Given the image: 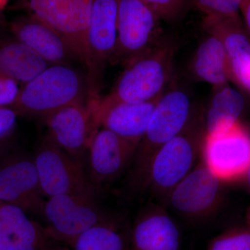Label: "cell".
Wrapping results in <instances>:
<instances>
[{"instance_id":"cell-1","label":"cell","mask_w":250,"mask_h":250,"mask_svg":"<svg viewBox=\"0 0 250 250\" xmlns=\"http://www.w3.org/2000/svg\"><path fill=\"white\" fill-rule=\"evenodd\" d=\"M193 115L191 100L185 90L174 88L164 92L131 164L129 185L132 190L144 191L149 166L156 152L187 127Z\"/></svg>"},{"instance_id":"cell-2","label":"cell","mask_w":250,"mask_h":250,"mask_svg":"<svg viewBox=\"0 0 250 250\" xmlns=\"http://www.w3.org/2000/svg\"><path fill=\"white\" fill-rule=\"evenodd\" d=\"M176 49L173 42L163 40L126 64L114 88L98 104L142 103L160 98L172 77Z\"/></svg>"},{"instance_id":"cell-3","label":"cell","mask_w":250,"mask_h":250,"mask_svg":"<svg viewBox=\"0 0 250 250\" xmlns=\"http://www.w3.org/2000/svg\"><path fill=\"white\" fill-rule=\"evenodd\" d=\"M89 98L88 81L67 64L51 65L22 85L12 106L18 116L45 118L72 104Z\"/></svg>"},{"instance_id":"cell-4","label":"cell","mask_w":250,"mask_h":250,"mask_svg":"<svg viewBox=\"0 0 250 250\" xmlns=\"http://www.w3.org/2000/svg\"><path fill=\"white\" fill-rule=\"evenodd\" d=\"M205 137L204 118L192 116L177 136L166 143L153 158L144 190L166 205L171 191L196 166Z\"/></svg>"},{"instance_id":"cell-5","label":"cell","mask_w":250,"mask_h":250,"mask_svg":"<svg viewBox=\"0 0 250 250\" xmlns=\"http://www.w3.org/2000/svg\"><path fill=\"white\" fill-rule=\"evenodd\" d=\"M93 0H17L10 9L48 24L62 36L79 62L88 67L87 31Z\"/></svg>"},{"instance_id":"cell-6","label":"cell","mask_w":250,"mask_h":250,"mask_svg":"<svg viewBox=\"0 0 250 250\" xmlns=\"http://www.w3.org/2000/svg\"><path fill=\"white\" fill-rule=\"evenodd\" d=\"M33 157L44 197L67 194L96 197L98 188L85 174L81 161L48 139L42 141Z\"/></svg>"},{"instance_id":"cell-7","label":"cell","mask_w":250,"mask_h":250,"mask_svg":"<svg viewBox=\"0 0 250 250\" xmlns=\"http://www.w3.org/2000/svg\"><path fill=\"white\" fill-rule=\"evenodd\" d=\"M161 20L140 0H120L116 53L112 62L126 64L164 40Z\"/></svg>"},{"instance_id":"cell-8","label":"cell","mask_w":250,"mask_h":250,"mask_svg":"<svg viewBox=\"0 0 250 250\" xmlns=\"http://www.w3.org/2000/svg\"><path fill=\"white\" fill-rule=\"evenodd\" d=\"M95 198L67 194L47 199L42 213L48 223L47 236L72 243L92 227L112 223Z\"/></svg>"},{"instance_id":"cell-9","label":"cell","mask_w":250,"mask_h":250,"mask_svg":"<svg viewBox=\"0 0 250 250\" xmlns=\"http://www.w3.org/2000/svg\"><path fill=\"white\" fill-rule=\"evenodd\" d=\"M120 0H93L87 31L90 100H99L104 69L116 53Z\"/></svg>"},{"instance_id":"cell-10","label":"cell","mask_w":250,"mask_h":250,"mask_svg":"<svg viewBox=\"0 0 250 250\" xmlns=\"http://www.w3.org/2000/svg\"><path fill=\"white\" fill-rule=\"evenodd\" d=\"M44 197L33 156L18 153L0 160V202L42 215Z\"/></svg>"},{"instance_id":"cell-11","label":"cell","mask_w":250,"mask_h":250,"mask_svg":"<svg viewBox=\"0 0 250 250\" xmlns=\"http://www.w3.org/2000/svg\"><path fill=\"white\" fill-rule=\"evenodd\" d=\"M223 182L200 159L171 191L166 205L187 218H207L221 202Z\"/></svg>"},{"instance_id":"cell-12","label":"cell","mask_w":250,"mask_h":250,"mask_svg":"<svg viewBox=\"0 0 250 250\" xmlns=\"http://www.w3.org/2000/svg\"><path fill=\"white\" fill-rule=\"evenodd\" d=\"M98 103L72 104L44 118L47 129L46 139L80 160L100 128L94 116V107Z\"/></svg>"},{"instance_id":"cell-13","label":"cell","mask_w":250,"mask_h":250,"mask_svg":"<svg viewBox=\"0 0 250 250\" xmlns=\"http://www.w3.org/2000/svg\"><path fill=\"white\" fill-rule=\"evenodd\" d=\"M200 159L224 181L243 178L250 165V132L241 124L206 135Z\"/></svg>"},{"instance_id":"cell-14","label":"cell","mask_w":250,"mask_h":250,"mask_svg":"<svg viewBox=\"0 0 250 250\" xmlns=\"http://www.w3.org/2000/svg\"><path fill=\"white\" fill-rule=\"evenodd\" d=\"M206 32L223 42L229 66L231 82L250 94V36L240 16L220 18L206 16Z\"/></svg>"},{"instance_id":"cell-15","label":"cell","mask_w":250,"mask_h":250,"mask_svg":"<svg viewBox=\"0 0 250 250\" xmlns=\"http://www.w3.org/2000/svg\"><path fill=\"white\" fill-rule=\"evenodd\" d=\"M137 147L101 128L94 135L88 152L89 178L95 187L118 178L132 162Z\"/></svg>"},{"instance_id":"cell-16","label":"cell","mask_w":250,"mask_h":250,"mask_svg":"<svg viewBox=\"0 0 250 250\" xmlns=\"http://www.w3.org/2000/svg\"><path fill=\"white\" fill-rule=\"evenodd\" d=\"M9 31L52 65L78 62L62 36L34 16L24 14L15 18L9 22Z\"/></svg>"},{"instance_id":"cell-17","label":"cell","mask_w":250,"mask_h":250,"mask_svg":"<svg viewBox=\"0 0 250 250\" xmlns=\"http://www.w3.org/2000/svg\"><path fill=\"white\" fill-rule=\"evenodd\" d=\"M161 97L146 103H117L106 106L99 105L98 102L94 107L95 121L100 127L109 130L138 147Z\"/></svg>"},{"instance_id":"cell-18","label":"cell","mask_w":250,"mask_h":250,"mask_svg":"<svg viewBox=\"0 0 250 250\" xmlns=\"http://www.w3.org/2000/svg\"><path fill=\"white\" fill-rule=\"evenodd\" d=\"M132 250H180L178 226L162 206L148 207L138 217L131 233Z\"/></svg>"},{"instance_id":"cell-19","label":"cell","mask_w":250,"mask_h":250,"mask_svg":"<svg viewBox=\"0 0 250 250\" xmlns=\"http://www.w3.org/2000/svg\"><path fill=\"white\" fill-rule=\"evenodd\" d=\"M47 238L26 212L0 202V250H45Z\"/></svg>"},{"instance_id":"cell-20","label":"cell","mask_w":250,"mask_h":250,"mask_svg":"<svg viewBox=\"0 0 250 250\" xmlns=\"http://www.w3.org/2000/svg\"><path fill=\"white\" fill-rule=\"evenodd\" d=\"M0 32V72L24 85L52 64L11 34Z\"/></svg>"},{"instance_id":"cell-21","label":"cell","mask_w":250,"mask_h":250,"mask_svg":"<svg viewBox=\"0 0 250 250\" xmlns=\"http://www.w3.org/2000/svg\"><path fill=\"white\" fill-rule=\"evenodd\" d=\"M190 70L194 78L213 87L231 82L228 56L220 39L207 34L192 57Z\"/></svg>"},{"instance_id":"cell-22","label":"cell","mask_w":250,"mask_h":250,"mask_svg":"<svg viewBox=\"0 0 250 250\" xmlns=\"http://www.w3.org/2000/svg\"><path fill=\"white\" fill-rule=\"evenodd\" d=\"M245 107L244 96L229 83L213 87L211 99L204 117L206 135L223 132L240 123Z\"/></svg>"},{"instance_id":"cell-23","label":"cell","mask_w":250,"mask_h":250,"mask_svg":"<svg viewBox=\"0 0 250 250\" xmlns=\"http://www.w3.org/2000/svg\"><path fill=\"white\" fill-rule=\"evenodd\" d=\"M71 244L74 250H127L123 235L113 223L92 227L77 236Z\"/></svg>"},{"instance_id":"cell-24","label":"cell","mask_w":250,"mask_h":250,"mask_svg":"<svg viewBox=\"0 0 250 250\" xmlns=\"http://www.w3.org/2000/svg\"><path fill=\"white\" fill-rule=\"evenodd\" d=\"M207 250H250V229H229L213 238Z\"/></svg>"},{"instance_id":"cell-25","label":"cell","mask_w":250,"mask_h":250,"mask_svg":"<svg viewBox=\"0 0 250 250\" xmlns=\"http://www.w3.org/2000/svg\"><path fill=\"white\" fill-rule=\"evenodd\" d=\"M154 11L161 21L175 22L187 13L190 0H140Z\"/></svg>"},{"instance_id":"cell-26","label":"cell","mask_w":250,"mask_h":250,"mask_svg":"<svg viewBox=\"0 0 250 250\" xmlns=\"http://www.w3.org/2000/svg\"><path fill=\"white\" fill-rule=\"evenodd\" d=\"M206 16L229 18L240 16L242 0H190Z\"/></svg>"},{"instance_id":"cell-27","label":"cell","mask_w":250,"mask_h":250,"mask_svg":"<svg viewBox=\"0 0 250 250\" xmlns=\"http://www.w3.org/2000/svg\"><path fill=\"white\" fill-rule=\"evenodd\" d=\"M20 83L12 77L0 72V107H12L21 93Z\"/></svg>"},{"instance_id":"cell-28","label":"cell","mask_w":250,"mask_h":250,"mask_svg":"<svg viewBox=\"0 0 250 250\" xmlns=\"http://www.w3.org/2000/svg\"><path fill=\"white\" fill-rule=\"evenodd\" d=\"M18 113L12 108L0 107V143L6 141L16 129Z\"/></svg>"},{"instance_id":"cell-29","label":"cell","mask_w":250,"mask_h":250,"mask_svg":"<svg viewBox=\"0 0 250 250\" xmlns=\"http://www.w3.org/2000/svg\"><path fill=\"white\" fill-rule=\"evenodd\" d=\"M240 11L243 14L245 27L250 36V0H242Z\"/></svg>"},{"instance_id":"cell-30","label":"cell","mask_w":250,"mask_h":250,"mask_svg":"<svg viewBox=\"0 0 250 250\" xmlns=\"http://www.w3.org/2000/svg\"><path fill=\"white\" fill-rule=\"evenodd\" d=\"M9 0H0V32L9 30V22L6 21L4 14L5 6Z\"/></svg>"},{"instance_id":"cell-31","label":"cell","mask_w":250,"mask_h":250,"mask_svg":"<svg viewBox=\"0 0 250 250\" xmlns=\"http://www.w3.org/2000/svg\"><path fill=\"white\" fill-rule=\"evenodd\" d=\"M243 178H244L245 180H246L247 187H248L250 192V165L248 167V170H246Z\"/></svg>"},{"instance_id":"cell-32","label":"cell","mask_w":250,"mask_h":250,"mask_svg":"<svg viewBox=\"0 0 250 250\" xmlns=\"http://www.w3.org/2000/svg\"><path fill=\"white\" fill-rule=\"evenodd\" d=\"M246 220L247 223V227L250 229V206L248 207V210L246 211Z\"/></svg>"},{"instance_id":"cell-33","label":"cell","mask_w":250,"mask_h":250,"mask_svg":"<svg viewBox=\"0 0 250 250\" xmlns=\"http://www.w3.org/2000/svg\"><path fill=\"white\" fill-rule=\"evenodd\" d=\"M6 143H0V151L1 150V149H4L5 146H6Z\"/></svg>"},{"instance_id":"cell-34","label":"cell","mask_w":250,"mask_h":250,"mask_svg":"<svg viewBox=\"0 0 250 250\" xmlns=\"http://www.w3.org/2000/svg\"><path fill=\"white\" fill-rule=\"evenodd\" d=\"M45 250H70L65 249V248H55V249H53V250H49V249H47V248H46Z\"/></svg>"}]
</instances>
